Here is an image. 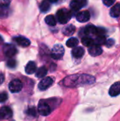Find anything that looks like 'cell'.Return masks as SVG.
<instances>
[{
	"label": "cell",
	"instance_id": "cell-11",
	"mask_svg": "<svg viewBox=\"0 0 120 121\" xmlns=\"http://www.w3.org/2000/svg\"><path fill=\"white\" fill-rule=\"evenodd\" d=\"M109 94L111 96H117L120 94V82H117L113 84L109 90Z\"/></svg>",
	"mask_w": 120,
	"mask_h": 121
},
{
	"label": "cell",
	"instance_id": "cell-5",
	"mask_svg": "<svg viewBox=\"0 0 120 121\" xmlns=\"http://www.w3.org/2000/svg\"><path fill=\"white\" fill-rule=\"evenodd\" d=\"M8 88L11 93H18L21 91L23 88V84L19 79H13L9 83Z\"/></svg>",
	"mask_w": 120,
	"mask_h": 121
},
{
	"label": "cell",
	"instance_id": "cell-16",
	"mask_svg": "<svg viewBox=\"0 0 120 121\" xmlns=\"http://www.w3.org/2000/svg\"><path fill=\"white\" fill-rule=\"evenodd\" d=\"M110 14L112 17L117 18L120 16V3H117L110 9Z\"/></svg>",
	"mask_w": 120,
	"mask_h": 121
},
{
	"label": "cell",
	"instance_id": "cell-7",
	"mask_svg": "<svg viewBox=\"0 0 120 121\" xmlns=\"http://www.w3.org/2000/svg\"><path fill=\"white\" fill-rule=\"evenodd\" d=\"M87 2L88 0H72L70 3V7L74 11H78L84 7Z\"/></svg>",
	"mask_w": 120,
	"mask_h": 121
},
{
	"label": "cell",
	"instance_id": "cell-21",
	"mask_svg": "<svg viewBox=\"0 0 120 121\" xmlns=\"http://www.w3.org/2000/svg\"><path fill=\"white\" fill-rule=\"evenodd\" d=\"M47 73V69L45 67H40L35 73V76L37 78H43L44 77L46 76Z\"/></svg>",
	"mask_w": 120,
	"mask_h": 121
},
{
	"label": "cell",
	"instance_id": "cell-1",
	"mask_svg": "<svg viewBox=\"0 0 120 121\" xmlns=\"http://www.w3.org/2000/svg\"><path fill=\"white\" fill-rule=\"evenodd\" d=\"M95 82V78L88 74L73 75L66 77L64 80V84L66 86H75L81 84H92Z\"/></svg>",
	"mask_w": 120,
	"mask_h": 121
},
{
	"label": "cell",
	"instance_id": "cell-6",
	"mask_svg": "<svg viewBox=\"0 0 120 121\" xmlns=\"http://www.w3.org/2000/svg\"><path fill=\"white\" fill-rule=\"evenodd\" d=\"M52 84H53V79L50 77H47L40 81V82L38 84V88L41 91H45Z\"/></svg>",
	"mask_w": 120,
	"mask_h": 121
},
{
	"label": "cell",
	"instance_id": "cell-15",
	"mask_svg": "<svg viewBox=\"0 0 120 121\" xmlns=\"http://www.w3.org/2000/svg\"><path fill=\"white\" fill-rule=\"evenodd\" d=\"M97 33V27L94 26L93 25H88L84 28V34L87 36L90 35H95Z\"/></svg>",
	"mask_w": 120,
	"mask_h": 121
},
{
	"label": "cell",
	"instance_id": "cell-8",
	"mask_svg": "<svg viewBox=\"0 0 120 121\" xmlns=\"http://www.w3.org/2000/svg\"><path fill=\"white\" fill-rule=\"evenodd\" d=\"M13 116V112L8 107H3L0 109V121L11 118Z\"/></svg>",
	"mask_w": 120,
	"mask_h": 121
},
{
	"label": "cell",
	"instance_id": "cell-23",
	"mask_svg": "<svg viewBox=\"0 0 120 121\" xmlns=\"http://www.w3.org/2000/svg\"><path fill=\"white\" fill-rule=\"evenodd\" d=\"M78 44L79 40L76 38H71L66 43V45L68 48H75Z\"/></svg>",
	"mask_w": 120,
	"mask_h": 121
},
{
	"label": "cell",
	"instance_id": "cell-19",
	"mask_svg": "<svg viewBox=\"0 0 120 121\" xmlns=\"http://www.w3.org/2000/svg\"><path fill=\"white\" fill-rule=\"evenodd\" d=\"M50 9V1L49 0H43L40 5V9L42 12L45 13L47 12Z\"/></svg>",
	"mask_w": 120,
	"mask_h": 121
},
{
	"label": "cell",
	"instance_id": "cell-9",
	"mask_svg": "<svg viewBox=\"0 0 120 121\" xmlns=\"http://www.w3.org/2000/svg\"><path fill=\"white\" fill-rule=\"evenodd\" d=\"M76 20L81 23H85L89 21L91 18V14L88 11H83L77 13Z\"/></svg>",
	"mask_w": 120,
	"mask_h": 121
},
{
	"label": "cell",
	"instance_id": "cell-27",
	"mask_svg": "<svg viewBox=\"0 0 120 121\" xmlns=\"http://www.w3.org/2000/svg\"><path fill=\"white\" fill-rule=\"evenodd\" d=\"M8 99V95L6 93H1L0 94V103H4Z\"/></svg>",
	"mask_w": 120,
	"mask_h": 121
},
{
	"label": "cell",
	"instance_id": "cell-4",
	"mask_svg": "<svg viewBox=\"0 0 120 121\" xmlns=\"http://www.w3.org/2000/svg\"><path fill=\"white\" fill-rule=\"evenodd\" d=\"M37 111L41 116H46L51 113L52 110L50 105L45 100H41L38 104Z\"/></svg>",
	"mask_w": 120,
	"mask_h": 121
},
{
	"label": "cell",
	"instance_id": "cell-34",
	"mask_svg": "<svg viewBox=\"0 0 120 121\" xmlns=\"http://www.w3.org/2000/svg\"><path fill=\"white\" fill-rule=\"evenodd\" d=\"M50 2H53V3H54V2H56V1H57V0H49Z\"/></svg>",
	"mask_w": 120,
	"mask_h": 121
},
{
	"label": "cell",
	"instance_id": "cell-30",
	"mask_svg": "<svg viewBox=\"0 0 120 121\" xmlns=\"http://www.w3.org/2000/svg\"><path fill=\"white\" fill-rule=\"evenodd\" d=\"M115 44V40L112 38L110 39H108L106 40V43H105V45L108 48H111L113 45Z\"/></svg>",
	"mask_w": 120,
	"mask_h": 121
},
{
	"label": "cell",
	"instance_id": "cell-10",
	"mask_svg": "<svg viewBox=\"0 0 120 121\" xmlns=\"http://www.w3.org/2000/svg\"><path fill=\"white\" fill-rule=\"evenodd\" d=\"M4 52L8 57H12L17 53V50L13 45H6L4 48Z\"/></svg>",
	"mask_w": 120,
	"mask_h": 121
},
{
	"label": "cell",
	"instance_id": "cell-31",
	"mask_svg": "<svg viewBox=\"0 0 120 121\" xmlns=\"http://www.w3.org/2000/svg\"><path fill=\"white\" fill-rule=\"evenodd\" d=\"M28 113L33 116H35L36 115V111H35V108H29L28 111Z\"/></svg>",
	"mask_w": 120,
	"mask_h": 121
},
{
	"label": "cell",
	"instance_id": "cell-33",
	"mask_svg": "<svg viewBox=\"0 0 120 121\" xmlns=\"http://www.w3.org/2000/svg\"><path fill=\"white\" fill-rule=\"evenodd\" d=\"M3 81V77L1 76H0V84L1 83V82Z\"/></svg>",
	"mask_w": 120,
	"mask_h": 121
},
{
	"label": "cell",
	"instance_id": "cell-13",
	"mask_svg": "<svg viewBox=\"0 0 120 121\" xmlns=\"http://www.w3.org/2000/svg\"><path fill=\"white\" fill-rule=\"evenodd\" d=\"M14 40L18 45H20L21 47H24V48L29 46L30 44V41L28 38L23 37V36L16 37V38H14Z\"/></svg>",
	"mask_w": 120,
	"mask_h": 121
},
{
	"label": "cell",
	"instance_id": "cell-17",
	"mask_svg": "<svg viewBox=\"0 0 120 121\" xmlns=\"http://www.w3.org/2000/svg\"><path fill=\"white\" fill-rule=\"evenodd\" d=\"M36 64L33 62V61H30L29 62L26 67H25V72L28 74H32L33 73H35L36 72Z\"/></svg>",
	"mask_w": 120,
	"mask_h": 121
},
{
	"label": "cell",
	"instance_id": "cell-18",
	"mask_svg": "<svg viewBox=\"0 0 120 121\" xmlns=\"http://www.w3.org/2000/svg\"><path fill=\"white\" fill-rule=\"evenodd\" d=\"M76 30V28L74 25L72 24H70V25H68L66 26V27H64L62 30V33L66 35V36H69V35H71L74 33Z\"/></svg>",
	"mask_w": 120,
	"mask_h": 121
},
{
	"label": "cell",
	"instance_id": "cell-28",
	"mask_svg": "<svg viewBox=\"0 0 120 121\" xmlns=\"http://www.w3.org/2000/svg\"><path fill=\"white\" fill-rule=\"evenodd\" d=\"M16 62L14 60H13V59L9 60L7 62V66L8 67H10V68H13V67H16Z\"/></svg>",
	"mask_w": 120,
	"mask_h": 121
},
{
	"label": "cell",
	"instance_id": "cell-2",
	"mask_svg": "<svg viewBox=\"0 0 120 121\" xmlns=\"http://www.w3.org/2000/svg\"><path fill=\"white\" fill-rule=\"evenodd\" d=\"M71 18V12L66 9H59L57 12V18L59 23H66Z\"/></svg>",
	"mask_w": 120,
	"mask_h": 121
},
{
	"label": "cell",
	"instance_id": "cell-20",
	"mask_svg": "<svg viewBox=\"0 0 120 121\" xmlns=\"http://www.w3.org/2000/svg\"><path fill=\"white\" fill-rule=\"evenodd\" d=\"M81 43L83 45H85L86 47H89V48L95 44L94 40H93L91 38H90L88 36H86V37L82 38Z\"/></svg>",
	"mask_w": 120,
	"mask_h": 121
},
{
	"label": "cell",
	"instance_id": "cell-12",
	"mask_svg": "<svg viewBox=\"0 0 120 121\" xmlns=\"http://www.w3.org/2000/svg\"><path fill=\"white\" fill-rule=\"evenodd\" d=\"M88 52H89V54L91 56L96 57V56H98V55H100L102 54L103 50H102V48L99 45H93L91 46L88 48Z\"/></svg>",
	"mask_w": 120,
	"mask_h": 121
},
{
	"label": "cell",
	"instance_id": "cell-3",
	"mask_svg": "<svg viewBox=\"0 0 120 121\" xmlns=\"http://www.w3.org/2000/svg\"><path fill=\"white\" fill-rule=\"evenodd\" d=\"M64 54V47L60 45L57 44L55 45L51 52V56L54 60H60Z\"/></svg>",
	"mask_w": 120,
	"mask_h": 121
},
{
	"label": "cell",
	"instance_id": "cell-22",
	"mask_svg": "<svg viewBox=\"0 0 120 121\" xmlns=\"http://www.w3.org/2000/svg\"><path fill=\"white\" fill-rule=\"evenodd\" d=\"M45 21L47 25H49L50 26H54L57 24L56 18L53 15H48L47 16H46Z\"/></svg>",
	"mask_w": 120,
	"mask_h": 121
},
{
	"label": "cell",
	"instance_id": "cell-26",
	"mask_svg": "<svg viewBox=\"0 0 120 121\" xmlns=\"http://www.w3.org/2000/svg\"><path fill=\"white\" fill-rule=\"evenodd\" d=\"M107 33V31L105 28H97V33L96 35L98 36H103L105 37Z\"/></svg>",
	"mask_w": 120,
	"mask_h": 121
},
{
	"label": "cell",
	"instance_id": "cell-25",
	"mask_svg": "<svg viewBox=\"0 0 120 121\" xmlns=\"http://www.w3.org/2000/svg\"><path fill=\"white\" fill-rule=\"evenodd\" d=\"M8 15L6 6H0V18H5Z\"/></svg>",
	"mask_w": 120,
	"mask_h": 121
},
{
	"label": "cell",
	"instance_id": "cell-32",
	"mask_svg": "<svg viewBox=\"0 0 120 121\" xmlns=\"http://www.w3.org/2000/svg\"><path fill=\"white\" fill-rule=\"evenodd\" d=\"M3 43V38H2V37L0 35V44H1Z\"/></svg>",
	"mask_w": 120,
	"mask_h": 121
},
{
	"label": "cell",
	"instance_id": "cell-14",
	"mask_svg": "<svg viewBox=\"0 0 120 121\" xmlns=\"http://www.w3.org/2000/svg\"><path fill=\"white\" fill-rule=\"evenodd\" d=\"M72 56L75 58H81L84 55V49L82 47H75L71 51Z\"/></svg>",
	"mask_w": 120,
	"mask_h": 121
},
{
	"label": "cell",
	"instance_id": "cell-29",
	"mask_svg": "<svg viewBox=\"0 0 120 121\" xmlns=\"http://www.w3.org/2000/svg\"><path fill=\"white\" fill-rule=\"evenodd\" d=\"M115 0H103V4L107 6H112L115 3Z\"/></svg>",
	"mask_w": 120,
	"mask_h": 121
},
{
	"label": "cell",
	"instance_id": "cell-24",
	"mask_svg": "<svg viewBox=\"0 0 120 121\" xmlns=\"http://www.w3.org/2000/svg\"><path fill=\"white\" fill-rule=\"evenodd\" d=\"M106 40H107L105 39V37H103V36H98V38L94 40V42H95V45L100 46V45H103L105 44Z\"/></svg>",
	"mask_w": 120,
	"mask_h": 121
}]
</instances>
